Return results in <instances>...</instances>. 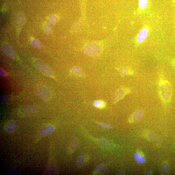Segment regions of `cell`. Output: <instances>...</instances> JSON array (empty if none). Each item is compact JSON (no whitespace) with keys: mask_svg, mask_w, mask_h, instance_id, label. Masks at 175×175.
<instances>
[{"mask_svg":"<svg viewBox=\"0 0 175 175\" xmlns=\"http://www.w3.org/2000/svg\"><path fill=\"white\" fill-rule=\"evenodd\" d=\"M158 92L161 100L165 103L171 100L172 87L168 81L161 79L158 84Z\"/></svg>","mask_w":175,"mask_h":175,"instance_id":"6da1fadb","label":"cell"},{"mask_svg":"<svg viewBox=\"0 0 175 175\" xmlns=\"http://www.w3.org/2000/svg\"><path fill=\"white\" fill-rule=\"evenodd\" d=\"M84 51L85 53L89 55L95 56L100 53L101 48L97 45L90 44L85 46Z\"/></svg>","mask_w":175,"mask_h":175,"instance_id":"7a4b0ae2","label":"cell"},{"mask_svg":"<svg viewBox=\"0 0 175 175\" xmlns=\"http://www.w3.org/2000/svg\"><path fill=\"white\" fill-rule=\"evenodd\" d=\"M131 91L130 89L127 87H123L118 89L114 97V103L116 104L122 99L125 96L130 93Z\"/></svg>","mask_w":175,"mask_h":175,"instance_id":"3957f363","label":"cell"},{"mask_svg":"<svg viewBox=\"0 0 175 175\" xmlns=\"http://www.w3.org/2000/svg\"><path fill=\"white\" fill-rule=\"evenodd\" d=\"M144 115L143 111L142 110H136L131 115L129 119V122L135 123L139 121L142 118Z\"/></svg>","mask_w":175,"mask_h":175,"instance_id":"277c9868","label":"cell"},{"mask_svg":"<svg viewBox=\"0 0 175 175\" xmlns=\"http://www.w3.org/2000/svg\"><path fill=\"white\" fill-rule=\"evenodd\" d=\"M149 30L148 28L144 27L141 30L136 37V41L138 44L142 43L145 40L149 34Z\"/></svg>","mask_w":175,"mask_h":175,"instance_id":"5b68a950","label":"cell"},{"mask_svg":"<svg viewBox=\"0 0 175 175\" xmlns=\"http://www.w3.org/2000/svg\"><path fill=\"white\" fill-rule=\"evenodd\" d=\"M138 11L139 12L146 11L151 6V0H138Z\"/></svg>","mask_w":175,"mask_h":175,"instance_id":"8992f818","label":"cell"},{"mask_svg":"<svg viewBox=\"0 0 175 175\" xmlns=\"http://www.w3.org/2000/svg\"><path fill=\"white\" fill-rule=\"evenodd\" d=\"M38 92L41 98L44 100L49 99L51 97L50 91L46 88L41 87L38 89Z\"/></svg>","mask_w":175,"mask_h":175,"instance_id":"52a82bcc","label":"cell"},{"mask_svg":"<svg viewBox=\"0 0 175 175\" xmlns=\"http://www.w3.org/2000/svg\"><path fill=\"white\" fill-rule=\"evenodd\" d=\"M3 52L8 57L11 58H14L16 56V54L14 50L8 45L4 44L2 47Z\"/></svg>","mask_w":175,"mask_h":175,"instance_id":"ba28073f","label":"cell"},{"mask_svg":"<svg viewBox=\"0 0 175 175\" xmlns=\"http://www.w3.org/2000/svg\"><path fill=\"white\" fill-rule=\"evenodd\" d=\"M36 66L38 69L42 73L49 76L52 75V71L44 63L40 62H38Z\"/></svg>","mask_w":175,"mask_h":175,"instance_id":"9c48e42d","label":"cell"},{"mask_svg":"<svg viewBox=\"0 0 175 175\" xmlns=\"http://www.w3.org/2000/svg\"><path fill=\"white\" fill-rule=\"evenodd\" d=\"M55 130V127L53 126H47L41 130L39 135L42 137H44L53 133Z\"/></svg>","mask_w":175,"mask_h":175,"instance_id":"30bf717a","label":"cell"},{"mask_svg":"<svg viewBox=\"0 0 175 175\" xmlns=\"http://www.w3.org/2000/svg\"><path fill=\"white\" fill-rule=\"evenodd\" d=\"M37 110V107L35 105L25 106L21 108L20 111L24 114H30L35 112Z\"/></svg>","mask_w":175,"mask_h":175,"instance_id":"8fae6325","label":"cell"},{"mask_svg":"<svg viewBox=\"0 0 175 175\" xmlns=\"http://www.w3.org/2000/svg\"><path fill=\"white\" fill-rule=\"evenodd\" d=\"M134 158L139 164H144L146 163V159L143 153L140 151H137L134 154Z\"/></svg>","mask_w":175,"mask_h":175,"instance_id":"7c38bea8","label":"cell"},{"mask_svg":"<svg viewBox=\"0 0 175 175\" xmlns=\"http://www.w3.org/2000/svg\"><path fill=\"white\" fill-rule=\"evenodd\" d=\"M117 70L122 77L128 75H133L134 74L133 70L130 68L122 67L119 68Z\"/></svg>","mask_w":175,"mask_h":175,"instance_id":"4fadbf2b","label":"cell"},{"mask_svg":"<svg viewBox=\"0 0 175 175\" xmlns=\"http://www.w3.org/2000/svg\"><path fill=\"white\" fill-rule=\"evenodd\" d=\"M18 127L17 123L15 121H12L6 126V130L9 132H12L15 131Z\"/></svg>","mask_w":175,"mask_h":175,"instance_id":"5bb4252c","label":"cell"},{"mask_svg":"<svg viewBox=\"0 0 175 175\" xmlns=\"http://www.w3.org/2000/svg\"><path fill=\"white\" fill-rule=\"evenodd\" d=\"M87 159V156L86 155L82 154L79 155L76 161V164L79 166H82L84 164L85 161Z\"/></svg>","mask_w":175,"mask_h":175,"instance_id":"9a60e30c","label":"cell"},{"mask_svg":"<svg viewBox=\"0 0 175 175\" xmlns=\"http://www.w3.org/2000/svg\"><path fill=\"white\" fill-rule=\"evenodd\" d=\"M24 23V17L22 14H18L17 17V27L20 29L23 27Z\"/></svg>","mask_w":175,"mask_h":175,"instance_id":"2e32d148","label":"cell"},{"mask_svg":"<svg viewBox=\"0 0 175 175\" xmlns=\"http://www.w3.org/2000/svg\"><path fill=\"white\" fill-rule=\"evenodd\" d=\"M56 174V169L55 166L52 165H48L46 168L45 174L46 175H55Z\"/></svg>","mask_w":175,"mask_h":175,"instance_id":"e0dca14e","label":"cell"},{"mask_svg":"<svg viewBox=\"0 0 175 175\" xmlns=\"http://www.w3.org/2000/svg\"><path fill=\"white\" fill-rule=\"evenodd\" d=\"M79 142L77 139H74L72 141L70 144V150L72 153L76 151L78 148Z\"/></svg>","mask_w":175,"mask_h":175,"instance_id":"ac0fdd59","label":"cell"},{"mask_svg":"<svg viewBox=\"0 0 175 175\" xmlns=\"http://www.w3.org/2000/svg\"><path fill=\"white\" fill-rule=\"evenodd\" d=\"M106 166L105 164H101L95 168L94 172L96 173H102L105 170Z\"/></svg>","mask_w":175,"mask_h":175,"instance_id":"d6986e66","label":"cell"},{"mask_svg":"<svg viewBox=\"0 0 175 175\" xmlns=\"http://www.w3.org/2000/svg\"><path fill=\"white\" fill-rule=\"evenodd\" d=\"M31 44L33 47L39 49L43 48V46L41 42L36 39H34L31 42Z\"/></svg>","mask_w":175,"mask_h":175,"instance_id":"ffe728a7","label":"cell"},{"mask_svg":"<svg viewBox=\"0 0 175 175\" xmlns=\"http://www.w3.org/2000/svg\"><path fill=\"white\" fill-rule=\"evenodd\" d=\"M7 173L9 175H17L18 174L17 170L16 168L14 166H9L7 170Z\"/></svg>","mask_w":175,"mask_h":175,"instance_id":"44dd1931","label":"cell"},{"mask_svg":"<svg viewBox=\"0 0 175 175\" xmlns=\"http://www.w3.org/2000/svg\"><path fill=\"white\" fill-rule=\"evenodd\" d=\"M169 170V166L167 162L165 161L162 165L161 173L163 175L167 174Z\"/></svg>","mask_w":175,"mask_h":175,"instance_id":"7402d4cb","label":"cell"},{"mask_svg":"<svg viewBox=\"0 0 175 175\" xmlns=\"http://www.w3.org/2000/svg\"><path fill=\"white\" fill-rule=\"evenodd\" d=\"M71 71L72 73L80 76H82L84 74L82 69L77 67H74L72 68Z\"/></svg>","mask_w":175,"mask_h":175,"instance_id":"603a6c76","label":"cell"},{"mask_svg":"<svg viewBox=\"0 0 175 175\" xmlns=\"http://www.w3.org/2000/svg\"><path fill=\"white\" fill-rule=\"evenodd\" d=\"M93 105L96 107L101 109L104 108L106 105L105 102L101 100H97L95 101L94 102Z\"/></svg>","mask_w":175,"mask_h":175,"instance_id":"cb8c5ba5","label":"cell"},{"mask_svg":"<svg viewBox=\"0 0 175 175\" xmlns=\"http://www.w3.org/2000/svg\"><path fill=\"white\" fill-rule=\"evenodd\" d=\"M49 21L53 25H55L58 23V18L56 16H51L49 18Z\"/></svg>","mask_w":175,"mask_h":175,"instance_id":"d4e9b609","label":"cell"},{"mask_svg":"<svg viewBox=\"0 0 175 175\" xmlns=\"http://www.w3.org/2000/svg\"><path fill=\"white\" fill-rule=\"evenodd\" d=\"M45 28L47 33L50 34L52 32V28L49 23H46L45 25Z\"/></svg>","mask_w":175,"mask_h":175,"instance_id":"484cf974","label":"cell"},{"mask_svg":"<svg viewBox=\"0 0 175 175\" xmlns=\"http://www.w3.org/2000/svg\"><path fill=\"white\" fill-rule=\"evenodd\" d=\"M10 99V97L8 95H2L1 97V103H5Z\"/></svg>","mask_w":175,"mask_h":175,"instance_id":"4316f807","label":"cell"},{"mask_svg":"<svg viewBox=\"0 0 175 175\" xmlns=\"http://www.w3.org/2000/svg\"><path fill=\"white\" fill-rule=\"evenodd\" d=\"M98 124L104 128H105V129H112L113 127L112 126L109 125L108 124H106V123H104L99 122L98 123Z\"/></svg>","mask_w":175,"mask_h":175,"instance_id":"83f0119b","label":"cell"},{"mask_svg":"<svg viewBox=\"0 0 175 175\" xmlns=\"http://www.w3.org/2000/svg\"><path fill=\"white\" fill-rule=\"evenodd\" d=\"M6 72L2 69H1L0 70V74H1V78H3L6 75Z\"/></svg>","mask_w":175,"mask_h":175,"instance_id":"f1b7e54d","label":"cell"},{"mask_svg":"<svg viewBox=\"0 0 175 175\" xmlns=\"http://www.w3.org/2000/svg\"><path fill=\"white\" fill-rule=\"evenodd\" d=\"M145 174V175H151V173H147Z\"/></svg>","mask_w":175,"mask_h":175,"instance_id":"f546056e","label":"cell"},{"mask_svg":"<svg viewBox=\"0 0 175 175\" xmlns=\"http://www.w3.org/2000/svg\"><path fill=\"white\" fill-rule=\"evenodd\" d=\"M118 174L119 175H123V174H124V173H119Z\"/></svg>","mask_w":175,"mask_h":175,"instance_id":"4dcf8cb0","label":"cell"},{"mask_svg":"<svg viewBox=\"0 0 175 175\" xmlns=\"http://www.w3.org/2000/svg\"><path fill=\"white\" fill-rule=\"evenodd\" d=\"M173 3L175 5V0H173Z\"/></svg>","mask_w":175,"mask_h":175,"instance_id":"1f68e13d","label":"cell"}]
</instances>
